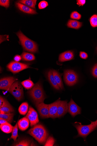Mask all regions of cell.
<instances>
[{
  "instance_id": "obj_6",
  "label": "cell",
  "mask_w": 97,
  "mask_h": 146,
  "mask_svg": "<svg viewBox=\"0 0 97 146\" xmlns=\"http://www.w3.org/2000/svg\"><path fill=\"white\" fill-rule=\"evenodd\" d=\"M63 77L65 83L69 86L75 85L78 81V74L73 70H66L64 71Z\"/></svg>"
},
{
  "instance_id": "obj_8",
  "label": "cell",
  "mask_w": 97,
  "mask_h": 146,
  "mask_svg": "<svg viewBox=\"0 0 97 146\" xmlns=\"http://www.w3.org/2000/svg\"><path fill=\"white\" fill-rule=\"evenodd\" d=\"M36 106L41 117L44 118L50 117L49 104H46L43 102L36 104Z\"/></svg>"
},
{
  "instance_id": "obj_10",
  "label": "cell",
  "mask_w": 97,
  "mask_h": 146,
  "mask_svg": "<svg viewBox=\"0 0 97 146\" xmlns=\"http://www.w3.org/2000/svg\"><path fill=\"white\" fill-rule=\"evenodd\" d=\"M26 116L29 119L32 127L37 124L39 122L38 113L31 106H30L28 113Z\"/></svg>"
},
{
  "instance_id": "obj_36",
  "label": "cell",
  "mask_w": 97,
  "mask_h": 146,
  "mask_svg": "<svg viewBox=\"0 0 97 146\" xmlns=\"http://www.w3.org/2000/svg\"><path fill=\"white\" fill-rule=\"evenodd\" d=\"M80 57L84 59H86L88 57V54L84 52H81L80 53Z\"/></svg>"
},
{
  "instance_id": "obj_33",
  "label": "cell",
  "mask_w": 97,
  "mask_h": 146,
  "mask_svg": "<svg viewBox=\"0 0 97 146\" xmlns=\"http://www.w3.org/2000/svg\"><path fill=\"white\" fill-rule=\"evenodd\" d=\"M48 6V3L45 1L40 2L38 4V8L39 9H43Z\"/></svg>"
},
{
  "instance_id": "obj_1",
  "label": "cell",
  "mask_w": 97,
  "mask_h": 146,
  "mask_svg": "<svg viewBox=\"0 0 97 146\" xmlns=\"http://www.w3.org/2000/svg\"><path fill=\"white\" fill-rule=\"evenodd\" d=\"M27 133L33 137L39 143L45 144L48 138L49 134L43 125L36 124L28 130Z\"/></svg>"
},
{
  "instance_id": "obj_41",
  "label": "cell",
  "mask_w": 97,
  "mask_h": 146,
  "mask_svg": "<svg viewBox=\"0 0 97 146\" xmlns=\"http://www.w3.org/2000/svg\"><path fill=\"white\" fill-rule=\"evenodd\" d=\"M96 50H97V48H96Z\"/></svg>"
},
{
  "instance_id": "obj_14",
  "label": "cell",
  "mask_w": 97,
  "mask_h": 146,
  "mask_svg": "<svg viewBox=\"0 0 97 146\" xmlns=\"http://www.w3.org/2000/svg\"><path fill=\"white\" fill-rule=\"evenodd\" d=\"M74 54L71 50L65 52L60 54L59 60L60 62L71 60L74 59Z\"/></svg>"
},
{
  "instance_id": "obj_23",
  "label": "cell",
  "mask_w": 97,
  "mask_h": 146,
  "mask_svg": "<svg viewBox=\"0 0 97 146\" xmlns=\"http://www.w3.org/2000/svg\"><path fill=\"white\" fill-rule=\"evenodd\" d=\"M37 1L36 0H21L19 2L31 8L35 9Z\"/></svg>"
},
{
  "instance_id": "obj_34",
  "label": "cell",
  "mask_w": 97,
  "mask_h": 146,
  "mask_svg": "<svg viewBox=\"0 0 97 146\" xmlns=\"http://www.w3.org/2000/svg\"><path fill=\"white\" fill-rule=\"evenodd\" d=\"M9 3L10 1L9 0H1L0 1V5L6 8L9 7Z\"/></svg>"
},
{
  "instance_id": "obj_4",
  "label": "cell",
  "mask_w": 97,
  "mask_h": 146,
  "mask_svg": "<svg viewBox=\"0 0 97 146\" xmlns=\"http://www.w3.org/2000/svg\"><path fill=\"white\" fill-rule=\"evenodd\" d=\"M74 126L78 132L77 137H81L84 139H86L91 133L97 128V126L92 123L91 124L87 125H82L81 123L77 122H76Z\"/></svg>"
},
{
  "instance_id": "obj_30",
  "label": "cell",
  "mask_w": 97,
  "mask_h": 146,
  "mask_svg": "<svg viewBox=\"0 0 97 146\" xmlns=\"http://www.w3.org/2000/svg\"><path fill=\"white\" fill-rule=\"evenodd\" d=\"M81 17V15L76 11H74L72 12L71 16V19L78 20L80 19Z\"/></svg>"
},
{
  "instance_id": "obj_28",
  "label": "cell",
  "mask_w": 97,
  "mask_h": 146,
  "mask_svg": "<svg viewBox=\"0 0 97 146\" xmlns=\"http://www.w3.org/2000/svg\"><path fill=\"white\" fill-rule=\"evenodd\" d=\"M22 86L26 89H31L34 86L33 82L30 79H27L21 83Z\"/></svg>"
},
{
  "instance_id": "obj_26",
  "label": "cell",
  "mask_w": 97,
  "mask_h": 146,
  "mask_svg": "<svg viewBox=\"0 0 97 146\" xmlns=\"http://www.w3.org/2000/svg\"><path fill=\"white\" fill-rule=\"evenodd\" d=\"M21 57L23 60L26 61H32L35 59V56L33 54L25 52L22 53Z\"/></svg>"
},
{
  "instance_id": "obj_12",
  "label": "cell",
  "mask_w": 97,
  "mask_h": 146,
  "mask_svg": "<svg viewBox=\"0 0 97 146\" xmlns=\"http://www.w3.org/2000/svg\"><path fill=\"white\" fill-rule=\"evenodd\" d=\"M60 101L59 99L56 101L49 104V113L50 117L53 119L57 117L58 105Z\"/></svg>"
},
{
  "instance_id": "obj_16",
  "label": "cell",
  "mask_w": 97,
  "mask_h": 146,
  "mask_svg": "<svg viewBox=\"0 0 97 146\" xmlns=\"http://www.w3.org/2000/svg\"><path fill=\"white\" fill-rule=\"evenodd\" d=\"M30 121L26 116L23 117L18 121V126L19 129L22 131H24L28 128Z\"/></svg>"
},
{
  "instance_id": "obj_40",
  "label": "cell",
  "mask_w": 97,
  "mask_h": 146,
  "mask_svg": "<svg viewBox=\"0 0 97 146\" xmlns=\"http://www.w3.org/2000/svg\"><path fill=\"white\" fill-rule=\"evenodd\" d=\"M91 123L94 124V125L97 126V119L95 121H94V122L91 121Z\"/></svg>"
},
{
  "instance_id": "obj_3",
  "label": "cell",
  "mask_w": 97,
  "mask_h": 146,
  "mask_svg": "<svg viewBox=\"0 0 97 146\" xmlns=\"http://www.w3.org/2000/svg\"><path fill=\"white\" fill-rule=\"evenodd\" d=\"M16 35L25 50L33 53L38 51V47L36 42L26 37L20 31L17 33Z\"/></svg>"
},
{
  "instance_id": "obj_20",
  "label": "cell",
  "mask_w": 97,
  "mask_h": 146,
  "mask_svg": "<svg viewBox=\"0 0 97 146\" xmlns=\"http://www.w3.org/2000/svg\"><path fill=\"white\" fill-rule=\"evenodd\" d=\"M82 24V23L81 22L75 20L70 19L69 20L67 26L69 28L78 29L81 27Z\"/></svg>"
},
{
  "instance_id": "obj_29",
  "label": "cell",
  "mask_w": 97,
  "mask_h": 146,
  "mask_svg": "<svg viewBox=\"0 0 97 146\" xmlns=\"http://www.w3.org/2000/svg\"><path fill=\"white\" fill-rule=\"evenodd\" d=\"M90 22L91 26L93 28L97 27V15H94L90 19Z\"/></svg>"
},
{
  "instance_id": "obj_17",
  "label": "cell",
  "mask_w": 97,
  "mask_h": 146,
  "mask_svg": "<svg viewBox=\"0 0 97 146\" xmlns=\"http://www.w3.org/2000/svg\"><path fill=\"white\" fill-rule=\"evenodd\" d=\"M46 74L48 80L52 86L57 90H59L61 89L55 80L53 74L52 70H49L47 72Z\"/></svg>"
},
{
  "instance_id": "obj_5",
  "label": "cell",
  "mask_w": 97,
  "mask_h": 146,
  "mask_svg": "<svg viewBox=\"0 0 97 146\" xmlns=\"http://www.w3.org/2000/svg\"><path fill=\"white\" fill-rule=\"evenodd\" d=\"M8 91L18 101L23 98V88L20 82L18 81L14 83Z\"/></svg>"
},
{
  "instance_id": "obj_39",
  "label": "cell",
  "mask_w": 97,
  "mask_h": 146,
  "mask_svg": "<svg viewBox=\"0 0 97 146\" xmlns=\"http://www.w3.org/2000/svg\"><path fill=\"white\" fill-rule=\"evenodd\" d=\"M7 123H8V122L5 120V119L2 118H0V124L1 125Z\"/></svg>"
},
{
  "instance_id": "obj_32",
  "label": "cell",
  "mask_w": 97,
  "mask_h": 146,
  "mask_svg": "<svg viewBox=\"0 0 97 146\" xmlns=\"http://www.w3.org/2000/svg\"><path fill=\"white\" fill-rule=\"evenodd\" d=\"M54 142V139L52 137H50L48 138L44 146H53Z\"/></svg>"
},
{
  "instance_id": "obj_11",
  "label": "cell",
  "mask_w": 97,
  "mask_h": 146,
  "mask_svg": "<svg viewBox=\"0 0 97 146\" xmlns=\"http://www.w3.org/2000/svg\"><path fill=\"white\" fill-rule=\"evenodd\" d=\"M68 112L73 117L81 113V108L72 99L68 104Z\"/></svg>"
},
{
  "instance_id": "obj_15",
  "label": "cell",
  "mask_w": 97,
  "mask_h": 146,
  "mask_svg": "<svg viewBox=\"0 0 97 146\" xmlns=\"http://www.w3.org/2000/svg\"><path fill=\"white\" fill-rule=\"evenodd\" d=\"M16 5L21 11L27 14L32 15L37 14V12L34 10L20 3H17Z\"/></svg>"
},
{
  "instance_id": "obj_22",
  "label": "cell",
  "mask_w": 97,
  "mask_h": 146,
  "mask_svg": "<svg viewBox=\"0 0 97 146\" xmlns=\"http://www.w3.org/2000/svg\"><path fill=\"white\" fill-rule=\"evenodd\" d=\"M29 104L26 102L22 103L18 109L20 113L22 115H25L29 111Z\"/></svg>"
},
{
  "instance_id": "obj_35",
  "label": "cell",
  "mask_w": 97,
  "mask_h": 146,
  "mask_svg": "<svg viewBox=\"0 0 97 146\" xmlns=\"http://www.w3.org/2000/svg\"><path fill=\"white\" fill-rule=\"evenodd\" d=\"M92 73L94 78H97V63L95 64L92 68Z\"/></svg>"
},
{
  "instance_id": "obj_13",
  "label": "cell",
  "mask_w": 97,
  "mask_h": 146,
  "mask_svg": "<svg viewBox=\"0 0 97 146\" xmlns=\"http://www.w3.org/2000/svg\"><path fill=\"white\" fill-rule=\"evenodd\" d=\"M68 111V104L66 101H61L58 105L57 117L59 118L65 115Z\"/></svg>"
},
{
  "instance_id": "obj_9",
  "label": "cell",
  "mask_w": 97,
  "mask_h": 146,
  "mask_svg": "<svg viewBox=\"0 0 97 146\" xmlns=\"http://www.w3.org/2000/svg\"><path fill=\"white\" fill-rule=\"evenodd\" d=\"M16 80V79L13 77L1 78L0 80V89L8 91Z\"/></svg>"
},
{
  "instance_id": "obj_37",
  "label": "cell",
  "mask_w": 97,
  "mask_h": 146,
  "mask_svg": "<svg viewBox=\"0 0 97 146\" xmlns=\"http://www.w3.org/2000/svg\"><path fill=\"white\" fill-rule=\"evenodd\" d=\"M77 4L79 6H83L85 4L86 1L85 0H78L77 1Z\"/></svg>"
},
{
  "instance_id": "obj_27",
  "label": "cell",
  "mask_w": 97,
  "mask_h": 146,
  "mask_svg": "<svg viewBox=\"0 0 97 146\" xmlns=\"http://www.w3.org/2000/svg\"><path fill=\"white\" fill-rule=\"evenodd\" d=\"M18 121L15 126L13 127L12 131V135L11 139H13L15 141L17 140V138L18 137Z\"/></svg>"
},
{
  "instance_id": "obj_19",
  "label": "cell",
  "mask_w": 97,
  "mask_h": 146,
  "mask_svg": "<svg viewBox=\"0 0 97 146\" xmlns=\"http://www.w3.org/2000/svg\"><path fill=\"white\" fill-rule=\"evenodd\" d=\"M53 74L56 82L58 85L61 89H64V86L61 76L60 74L57 71L55 70H52Z\"/></svg>"
},
{
  "instance_id": "obj_2",
  "label": "cell",
  "mask_w": 97,
  "mask_h": 146,
  "mask_svg": "<svg viewBox=\"0 0 97 146\" xmlns=\"http://www.w3.org/2000/svg\"><path fill=\"white\" fill-rule=\"evenodd\" d=\"M28 94L35 104L44 102L46 98L43 88L39 82L34 85Z\"/></svg>"
},
{
  "instance_id": "obj_24",
  "label": "cell",
  "mask_w": 97,
  "mask_h": 146,
  "mask_svg": "<svg viewBox=\"0 0 97 146\" xmlns=\"http://www.w3.org/2000/svg\"><path fill=\"white\" fill-rule=\"evenodd\" d=\"M14 115L15 113H0V118L4 119L9 123H11L13 121Z\"/></svg>"
},
{
  "instance_id": "obj_31",
  "label": "cell",
  "mask_w": 97,
  "mask_h": 146,
  "mask_svg": "<svg viewBox=\"0 0 97 146\" xmlns=\"http://www.w3.org/2000/svg\"><path fill=\"white\" fill-rule=\"evenodd\" d=\"M10 104L4 98L1 96L0 97V108Z\"/></svg>"
},
{
  "instance_id": "obj_38",
  "label": "cell",
  "mask_w": 97,
  "mask_h": 146,
  "mask_svg": "<svg viewBox=\"0 0 97 146\" xmlns=\"http://www.w3.org/2000/svg\"><path fill=\"white\" fill-rule=\"evenodd\" d=\"M21 59V57L19 55H17L14 58V60L16 62H18L20 61Z\"/></svg>"
},
{
  "instance_id": "obj_18",
  "label": "cell",
  "mask_w": 97,
  "mask_h": 146,
  "mask_svg": "<svg viewBox=\"0 0 97 146\" xmlns=\"http://www.w3.org/2000/svg\"><path fill=\"white\" fill-rule=\"evenodd\" d=\"M32 141L30 139L25 138H19L13 143L12 146H31Z\"/></svg>"
},
{
  "instance_id": "obj_21",
  "label": "cell",
  "mask_w": 97,
  "mask_h": 146,
  "mask_svg": "<svg viewBox=\"0 0 97 146\" xmlns=\"http://www.w3.org/2000/svg\"><path fill=\"white\" fill-rule=\"evenodd\" d=\"M13 127L9 122L0 125L1 130L7 134L10 133L12 132Z\"/></svg>"
},
{
  "instance_id": "obj_25",
  "label": "cell",
  "mask_w": 97,
  "mask_h": 146,
  "mask_svg": "<svg viewBox=\"0 0 97 146\" xmlns=\"http://www.w3.org/2000/svg\"><path fill=\"white\" fill-rule=\"evenodd\" d=\"M14 111V110L10 104L0 108V112H1L0 113H11Z\"/></svg>"
},
{
  "instance_id": "obj_7",
  "label": "cell",
  "mask_w": 97,
  "mask_h": 146,
  "mask_svg": "<svg viewBox=\"0 0 97 146\" xmlns=\"http://www.w3.org/2000/svg\"><path fill=\"white\" fill-rule=\"evenodd\" d=\"M7 68L10 71L15 74L27 68H30V67L27 64L12 61L7 65Z\"/></svg>"
}]
</instances>
